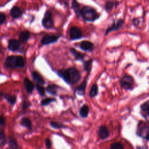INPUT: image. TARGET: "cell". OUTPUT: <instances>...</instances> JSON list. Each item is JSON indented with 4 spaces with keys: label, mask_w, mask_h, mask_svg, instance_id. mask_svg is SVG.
I'll use <instances>...</instances> for the list:
<instances>
[{
    "label": "cell",
    "mask_w": 149,
    "mask_h": 149,
    "mask_svg": "<svg viewBox=\"0 0 149 149\" xmlns=\"http://www.w3.org/2000/svg\"><path fill=\"white\" fill-rule=\"evenodd\" d=\"M0 74H1V72H0Z\"/></svg>",
    "instance_id": "42"
},
{
    "label": "cell",
    "mask_w": 149,
    "mask_h": 149,
    "mask_svg": "<svg viewBox=\"0 0 149 149\" xmlns=\"http://www.w3.org/2000/svg\"><path fill=\"white\" fill-rule=\"evenodd\" d=\"M80 48L86 51H92L94 49V44L89 41H82L80 43Z\"/></svg>",
    "instance_id": "14"
},
{
    "label": "cell",
    "mask_w": 149,
    "mask_h": 149,
    "mask_svg": "<svg viewBox=\"0 0 149 149\" xmlns=\"http://www.w3.org/2000/svg\"><path fill=\"white\" fill-rule=\"evenodd\" d=\"M143 117L144 118V119H146V120L149 122V111L143 112Z\"/></svg>",
    "instance_id": "38"
},
{
    "label": "cell",
    "mask_w": 149,
    "mask_h": 149,
    "mask_svg": "<svg viewBox=\"0 0 149 149\" xmlns=\"http://www.w3.org/2000/svg\"><path fill=\"white\" fill-rule=\"evenodd\" d=\"M69 36L71 40H75L81 38L83 37V33L78 27L72 26L69 30Z\"/></svg>",
    "instance_id": "6"
},
{
    "label": "cell",
    "mask_w": 149,
    "mask_h": 149,
    "mask_svg": "<svg viewBox=\"0 0 149 149\" xmlns=\"http://www.w3.org/2000/svg\"><path fill=\"white\" fill-rule=\"evenodd\" d=\"M45 147H46L47 149H50L51 148L52 143L49 139L46 138L45 139Z\"/></svg>",
    "instance_id": "36"
},
{
    "label": "cell",
    "mask_w": 149,
    "mask_h": 149,
    "mask_svg": "<svg viewBox=\"0 0 149 149\" xmlns=\"http://www.w3.org/2000/svg\"><path fill=\"white\" fill-rule=\"evenodd\" d=\"M49 125L51 127L55 129H59L66 127V125H64L63 124L58 122H56V121H50Z\"/></svg>",
    "instance_id": "27"
},
{
    "label": "cell",
    "mask_w": 149,
    "mask_h": 149,
    "mask_svg": "<svg viewBox=\"0 0 149 149\" xmlns=\"http://www.w3.org/2000/svg\"><path fill=\"white\" fill-rule=\"evenodd\" d=\"M140 109L141 112H146L149 111V100L145 101L140 105Z\"/></svg>",
    "instance_id": "33"
},
{
    "label": "cell",
    "mask_w": 149,
    "mask_h": 149,
    "mask_svg": "<svg viewBox=\"0 0 149 149\" xmlns=\"http://www.w3.org/2000/svg\"><path fill=\"white\" fill-rule=\"evenodd\" d=\"M87 79L86 78L83 82L76 88L75 91L76 93L79 95H84L85 94V91H86V86H87Z\"/></svg>",
    "instance_id": "17"
},
{
    "label": "cell",
    "mask_w": 149,
    "mask_h": 149,
    "mask_svg": "<svg viewBox=\"0 0 149 149\" xmlns=\"http://www.w3.org/2000/svg\"><path fill=\"white\" fill-rule=\"evenodd\" d=\"M6 15L3 12H0V25L3 24L6 21Z\"/></svg>",
    "instance_id": "35"
},
{
    "label": "cell",
    "mask_w": 149,
    "mask_h": 149,
    "mask_svg": "<svg viewBox=\"0 0 149 149\" xmlns=\"http://www.w3.org/2000/svg\"><path fill=\"white\" fill-rule=\"evenodd\" d=\"M23 85L27 93L31 94L34 88V85L32 81L27 77H25L23 80Z\"/></svg>",
    "instance_id": "16"
},
{
    "label": "cell",
    "mask_w": 149,
    "mask_h": 149,
    "mask_svg": "<svg viewBox=\"0 0 149 149\" xmlns=\"http://www.w3.org/2000/svg\"><path fill=\"white\" fill-rule=\"evenodd\" d=\"M72 9L74 10L75 14L78 17H80V13H81V8L80 6V4L78 3V2L76 0L72 1Z\"/></svg>",
    "instance_id": "23"
},
{
    "label": "cell",
    "mask_w": 149,
    "mask_h": 149,
    "mask_svg": "<svg viewBox=\"0 0 149 149\" xmlns=\"http://www.w3.org/2000/svg\"><path fill=\"white\" fill-rule=\"evenodd\" d=\"M124 23L123 19H119L116 20H113L112 24L111 25V26H109L105 30V35L107 36L108 34L111 33L112 31H117L119 30L120 29L122 28L123 26V24Z\"/></svg>",
    "instance_id": "7"
},
{
    "label": "cell",
    "mask_w": 149,
    "mask_h": 149,
    "mask_svg": "<svg viewBox=\"0 0 149 149\" xmlns=\"http://www.w3.org/2000/svg\"><path fill=\"white\" fill-rule=\"evenodd\" d=\"M123 144L120 142H116L112 143L110 146V149H124Z\"/></svg>",
    "instance_id": "32"
},
{
    "label": "cell",
    "mask_w": 149,
    "mask_h": 149,
    "mask_svg": "<svg viewBox=\"0 0 149 149\" xmlns=\"http://www.w3.org/2000/svg\"><path fill=\"white\" fill-rule=\"evenodd\" d=\"M88 113H89V107H88V106L86 104H84L80 108V110H79L80 116L81 118H87L88 116Z\"/></svg>",
    "instance_id": "22"
},
{
    "label": "cell",
    "mask_w": 149,
    "mask_h": 149,
    "mask_svg": "<svg viewBox=\"0 0 149 149\" xmlns=\"http://www.w3.org/2000/svg\"><path fill=\"white\" fill-rule=\"evenodd\" d=\"M31 105V102L30 101H26V100H24L22 102V103L21 108H22V109H23L24 111H26L27 109H29Z\"/></svg>",
    "instance_id": "34"
},
{
    "label": "cell",
    "mask_w": 149,
    "mask_h": 149,
    "mask_svg": "<svg viewBox=\"0 0 149 149\" xmlns=\"http://www.w3.org/2000/svg\"><path fill=\"white\" fill-rule=\"evenodd\" d=\"M98 93V87L96 83L93 84L89 91V95L91 98H94L97 95Z\"/></svg>",
    "instance_id": "24"
},
{
    "label": "cell",
    "mask_w": 149,
    "mask_h": 149,
    "mask_svg": "<svg viewBox=\"0 0 149 149\" xmlns=\"http://www.w3.org/2000/svg\"><path fill=\"white\" fill-rule=\"evenodd\" d=\"M1 52H2V51H1V49H0V53H1Z\"/></svg>",
    "instance_id": "41"
},
{
    "label": "cell",
    "mask_w": 149,
    "mask_h": 149,
    "mask_svg": "<svg viewBox=\"0 0 149 149\" xmlns=\"http://www.w3.org/2000/svg\"><path fill=\"white\" fill-rule=\"evenodd\" d=\"M36 88L38 93V94H40V95L41 96H45V88L42 86V85H40L38 84H36Z\"/></svg>",
    "instance_id": "31"
},
{
    "label": "cell",
    "mask_w": 149,
    "mask_h": 149,
    "mask_svg": "<svg viewBox=\"0 0 149 149\" xmlns=\"http://www.w3.org/2000/svg\"><path fill=\"white\" fill-rule=\"evenodd\" d=\"M20 124L21 125V126L26 127L30 131L32 130V128H33L32 123L31 120L28 118H26V117L22 118L20 120Z\"/></svg>",
    "instance_id": "18"
},
{
    "label": "cell",
    "mask_w": 149,
    "mask_h": 149,
    "mask_svg": "<svg viewBox=\"0 0 149 149\" xmlns=\"http://www.w3.org/2000/svg\"><path fill=\"white\" fill-rule=\"evenodd\" d=\"M70 51L71 52V54H72V55L74 56L75 60H77V61H83L84 60V56H85V55L79 52V51H76L74 48H71L70 49Z\"/></svg>",
    "instance_id": "20"
},
{
    "label": "cell",
    "mask_w": 149,
    "mask_h": 149,
    "mask_svg": "<svg viewBox=\"0 0 149 149\" xmlns=\"http://www.w3.org/2000/svg\"><path fill=\"white\" fill-rule=\"evenodd\" d=\"M31 76H32L33 81L36 84L42 85V86L45 84V80H44V78L38 72H37L36 71L32 72H31Z\"/></svg>",
    "instance_id": "15"
},
{
    "label": "cell",
    "mask_w": 149,
    "mask_h": 149,
    "mask_svg": "<svg viewBox=\"0 0 149 149\" xmlns=\"http://www.w3.org/2000/svg\"><path fill=\"white\" fill-rule=\"evenodd\" d=\"M93 63V59H89L87 61H84L83 62V69L85 71L88 72L91 69V65Z\"/></svg>",
    "instance_id": "30"
},
{
    "label": "cell",
    "mask_w": 149,
    "mask_h": 149,
    "mask_svg": "<svg viewBox=\"0 0 149 149\" xmlns=\"http://www.w3.org/2000/svg\"><path fill=\"white\" fill-rule=\"evenodd\" d=\"M59 37L60 36L46 35L42 38L41 42L42 45H49L50 44L56 42Z\"/></svg>",
    "instance_id": "9"
},
{
    "label": "cell",
    "mask_w": 149,
    "mask_h": 149,
    "mask_svg": "<svg viewBox=\"0 0 149 149\" xmlns=\"http://www.w3.org/2000/svg\"><path fill=\"white\" fill-rule=\"evenodd\" d=\"M118 2L113 1H108L105 4V9L106 11H111L114 6H116L118 5Z\"/></svg>",
    "instance_id": "25"
},
{
    "label": "cell",
    "mask_w": 149,
    "mask_h": 149,
    "mask_svg": "<svg viewBox=\"0 0 149 149\" xmlns=\"http://www.w3.org/2000/svg\"><path fill=\"white\" fill-rule=\"evenodd\" d=\"M145 146H141V147H140V146H138V147H137V149H147V148L146 147H145L144 148V147Z\"/></svg>",
    "instance_id": "40"
},
{
    "label": "cell",
    "mask_w": 149,
    "mask_h": 149,
    "mask_svg": "<svg viewBox=\"0 0 149 149\" xmlns=\"http://www.w3.org/2000/svg\"><path fill=\"white\" fill-rule=\"evenodd\" d=\"M57 73L66 83L70 85L77 83L81 79V75L79 71L74 67L59 70Z\"/></svg>",
    "instance_id": "1"
},
{
    "label": "cell",
    "mask_w": 149,
    "mask_h": 149,
    "mask_svg": "<svg viewBox=\"0 0 149 149\" xmlns=\"http://www.w3.org/2000/svg\"><path fill=\"white\" fill-rule=\"evenodd\" d=\"M136 134L141 138L149 141V126L144 125L139 126L137 130Z\"/></svg>",
    "instance_id": "8"
},
{
    "label": "cell",
    "mask_w": 149,
    "mask_h": 149,
    "mask_svg": "<svg viewBox=\"0 0 149 149\" xmlns=\"http://www.w3.org/2000/svg\"><path fill=\"white\" fill-rule=\"evenodd\" d=\"M25 65V61L21 55H10L6 57L4 66L8 69L23 68Z\"/></svg>",
    "instance_id": "2"
},
{
    "label": "cell",
    "mask_w": 149,
    "mask_h": 149,
    "mask_svg": "<svg viewBox=\"0 0 149 149\" xmlns=\"http://www.w3.org/2000/svg\"><path fill=\"white\" fill-rule=\"evenodd\" d=\"M30 37V33L29 31L25 30L20 33L19 36V41L22 42H27Z\"/></svg>",
    "instance_id": "21"
},
{
    "label": "cell",
    "mask_w": 149,
    "mask_h": 149,
    "mask_svg": "<svg viewBox=\"0 0 149 149\" xmlns=\"http://www.w3.org/2000/svg\"><path fill=\"white\" fill-rule=\"evenodd\" d=\"M20 42L19 40L16 39H10L8 41V48L12 51H18L20 48Z\"/></svg>",
    "instance_id": "10"
},
{
    "label": "cell",
    "mask_w": 149,
    "mask_h": 149,
    "mask_svg": "<svg viewBox=\"0 0 149 149\" xmlns=\"http://www.w3.org/2000/svg\"><path fill=\"white\" fill-rule=\"evenodd\" d=\"M8 146L9 149H18L19 146L17 141L12 137H9L8 140Z\"/></svg>",
    "instance_id": "26"
},
{
    "label": "cell",
    "mask_w": 149,
    "mask_h": 149,
    "mask_svg": "<svg viewBox=\"0 0 149 149\" xmlns=\"http://www.w3.org/2000/svg\"><path fill=\"white\" fill-rule=\"evenodd\" d=\"M23 13V11L18 6H13L10 10V15L13 19L20 18Z\"/></svg>",
    "instance_id": "13"
},
{
    "label": "cell",
    "mask_w": 149,
    "mask_h": 149,
    "mask_svg": "<svg viewBox=\"0 0 149 149\" xmlns=\"http://www.w3.org/2000/svg\"><path fill=\"white\" fill-rule=\"evenodd\" d=\"M80 16L87 22H94L100 17V14L91 6H85L81 9Z\"/></svg>",
    "instance_id": "3"
},
{
    "label": "cell",
    "mask_w": 149,
    "mask_h": 149,
    "mask_svg": "<svg viewBox=\"0 0 149 149\" xmlns=\"http://www.w3.org/2000/svg\"><path fill=\"white\" fill-rule=\"evenodd\" d=\"M132 22H133V23L134 25L137 26V25H139V23H140V21L139 20V19H138V18H134V19H133V20H132Z\"/></svg>",
    "instance_id": "39"
},
{
    "label": "cell",
    "mask_w": 149,
    "mask_h": 149,
    "mask_svg": "<svg viewBox=\"0 0 149 149\" xmlns=\"http://www.w3.org/2000/svg\"><path fill=\"white\" fill-rule=\"evenodd\" d=\"M119 83L121 87L124 90H132L134 87V80L132 76L129 74H125L122 77Z\"/></svg>",
    "instance_id": "4"
},
{
    "label": "cell",
    "mask_w": 149,
    "mask_h": 149,
    "mask_svg": "<svg viewBox=\"0 0 149 149\" xmlns=\"http://www.w3.org/2000/svg\"><path fill=\"white\" fill-rule=\"evenodd\" d=\"M42 26L47 29H51L54 26V21L52 16V13L49 10H47L42 19Z\"/></svg>",
    "instance_id": "5"
},
{
    "label": "cell",
    "mask_w": 149,
    "mask_h": 149,
    "mask_svg": "<svg viewBox=\"0 0 149 149\" xmlns=\"http://www.w3.org/2000/svg\"><path fill=\"white\" fill-rule=\"evenodd\" d=\"M98 135L100 139L105 140L109 137V132L107 127L104 125H101L98 130Z\"/></svg>",
    "instance_id": "12"
},
{
    "label": "cell",
    "mask_w": 149,
    "mask_h": 149,
    "mask_svg": "<svg viewBox=\"0 0 149 149\" xmlns=\"http://www.w3.org/2000/svg\"><path fill=\"white\" fill-rule=\"evenodd\" d=\"M56 101V99L54 98H51V97H48L46 98L43 99L41 101V105L42 106H47L51 103Z\"/></svg>",
    "instance_id": "29"
},
{
    "label": "cell",
    "mask_w": 149,
    "mask_h": 149,
    "mask_svg": "<svg viewBox=\"0 0 149 149\" xmlns=\"http://www.w3.org/2000/svg\"><path fill=\"white\" fill-rule=\"evenodd\" d=\"M6 143V138L5 131L0 129V147H3Z\"/></svg>",
    "instance_id": "28"
},
{
    "label": "cell",
    "mask_w": 149,
    "mask_h": 149,
    "mask_svg": "<svg viewBox=\"0 0 149 149\" xmlns=\"http://www.w3.org/2000/svg\"><path fill=\"white\" fill-rule=\"evenodd\" d=\"M5 125V118L2 115H0V126H4Z\"/></svg>",
    "instance_id": "37"
},
{
    "label": "cell",
    "mask_w": 149,
    "mask_h": 149,
    "mask_svg": "<svg viewBox=\"0 0 149 149\" xmlns=\"http://www.w3.org/2000/svg\"><path fill=\"white\" fill-rule=\"evenodd\" d=\"M3 98L5 99L8 103H9L11 105H15L16 102V96L15 95H12L8 93H4L2 92H0V98Z\"/></svg>",
    "instance_id": "11"
},
{
    "label": "cell",
    "mask_w": 149,
    "mask_h": 149,
    "mask_svg": "<svg viewBox=\"0 0 149 149\" xmlns=\"http://www.w3.org/2000/svg\"><path fill=\"white\" fill-rule=\"evenodd\" d=\"M59 88V87L55 84H52L48 85L46 88L45 91L49 93V94H51L52 95H56L58 93V90Z\"/></svg>",
    "instance_id": "19"
}]
</instances>
